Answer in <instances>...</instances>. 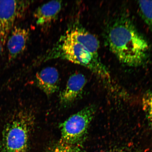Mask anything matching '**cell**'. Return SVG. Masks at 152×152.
<instances>
[{"label":"cell","mask_w":152,"mask_h":152,"mask_svg":"<svg viewBox=\"0 0 152 152\" xmlns=\"http://www.w3.org/2000/svg\"><path fill=\"white\" fill-rule=\"evenodd\" d=\"M107 40L110 50L125 65L137 67L147 60L149 43L130 20L121 18L114 22L108 30Z\"/></svg>","instance_id":"6da1fadb"},{"label":"cell","mask_w":152,"mask_h":152,"mask_svg":"<svg viewBox=\"0 0 152 152\" xmlns=\"http://www.w3.org/2000/svg\"><path fill=\"white\" fill-rule=\"evenodd\" d=\"M60 58L67 60L88 68L104 81L110 91L115 90L117 85L112 81L110 73L101 61L99 57L95 56L79 44L61 37L56 45L44 56L45 61Z\"/></svg>","instance_id":"7a4b0ae2"},{"label":"cell","mask_w":152,"mask_h":152,"mask_svg":"<svg viewBox=\"0 0 152 152\" xmlns=\"http://www.w3.org/2000/svg\"><path fill=\"white\" fill-rule=\"evenodd\" d=\"M29 124L22 115L9 121L2 134L0 152H29Z\"/></svg>","instance_id":"3957f363"},{"label":"cell","mask_w":152,"mask_h":152,"mask_svg":"<svg viewBox=\"0 0 152 152\" xmlns=\"http://www.w3.org/2000/svg\"><path fill=\"white\" fill-rule=\"evenodd\" d=\"M96 111L95 105L87 106L62 123L60 126L61 140L68 144L79 145L84 140Z\"/></svg>","instance_id":"277c9868"},{"label":"cell","mask_w":152,"mask_h":152,"mask_svg":"<svg viewBox=\"0 0 152 152\" xmlns=\"http://www.w3.org/2000/svg\"><path fill=\"white\" fill-rule=\"evenodd\" d=\"M30 3L28 1H0V39L3 45L15 22L23 16Z\"/></svg>","instance_id":"5b68a950"},{"label":"cell","mask_w":152,"mask_h":152,"mask_svg":"<svg viewBox=\"0 0 152 152\" xmlns=\"http://www.w3.org/2000/svg\"><path fill=\"white\" fill-rule=\"evenodd\" d=\"M63 36L82 45L95 56H99L100 45L98 39L83 27L79 22H76L72 24Z\"/></svg>","instance_id":"8992f818"},{"label":"cell","mask_w":152,"mask_h":152,"mask_svg":"<svg viewBox=\"0 0 152 152\" xmlns=\"http://www.w3.org/2000/svg\"><path fill=\"white\" fill-rule=\"evenodd\" d=\"M87 82L85 76L80 73H75L70 77L65 88L61 93V103L68 106L73 103L83 94Z\"/></svg>","instance_id":"52a82bcc"},{"label":"cell","mask_w":152,"mask_h":152,"mask_svg":"<svg viewBox=\"0 0 152 152\" xmlns=\"http://www.w3.org/2000/svg\"><path fill=\"white\" fill-rule=\"evenodd\" d=\"M37 86L47 96H50L58 91L59 75L56 68L49 66L38 72L36 75Z\"/></svg>","instance_id":"ba28073f"},{"label":"cell","mask_w":152,"mask_h":152,"mask_svg":"<svg viewBox=\"0 0 152 152\" xmlns=\"http://www.w3.org/2000/svg\"><path fill=\"white\" fill-rule=\"evenodd\" d=\"M30 37L28 29L20 27L13 28L7 42L9 58L11 61L25 50Z\"/></svg>","instance_id":"9c48e42d"},{"label":"cell","mask_w":152,"mask_h":152,"mask_svg":"<svg viewBox=\"0 0 152 152\" xmlns=\"http://www.w3.org/2000/svg\"><path fill=\"white\" fill-rule=\"evenodd\" d=\"M62 6L61 1H52L38 7L34 13L36 24L42 27L50 24L58 18Z\"/></svg>","instance_id":"30bf717a"},{"label":"cell","mask_w":152,"mask_h":152,"mask_svg":"<svg viewBox=\"0 0 152 152\" xmlns=\"http://www.w3.org/2000/svg\"><path fill=\"white\" fill-rule=\"evenodd\" d=\"M46 152H83L79 145L66 143L60 140L49 147Z\"/></svg>","instance_id":"8fae6325"},{"label":"cell","mask_w":152,"mask_h":152,"mask_svg":"<svg viewBox=\"0 0 152 152\" xmlns=\"http://www.w3.org/2000/svg\"><path fill=\"white\" fill-rule=\"evenodd\" d=\"M138 5L142 18L152 30V1H139Z\"/></svg>","instance_id":"7c38bea8"},{"label":"cell","mask_w":152,"mask_h":152,"mask_svg":"<svg viewBox=\"0 0 152 152\" xmlns=\"http://www.w3.org/2000/svg\"><path fill=\"white\" fill-rule=\"evenodd\" d=\"M142 105L146 118L152 130V90L144 93L142 99Z\"/></svg>","instance_id":"4fadbf2b"},{"label":"cell","mask_w":152,"mask_h":152,"mask_svg":"<svg viewBox=\"0 0 152 152\" xmlns=\"http://www.w3.org/2000/svg\"><path fill=\"white\" fill-rule=\"evenodd\" d=\"M3 45V44L2 43L1 40V39H0V54H1L2 52V45Z\"/></svg>","instance_id":"5bb4252c"},{"label":"cell","mask_w":152,"mask_h":152,"mask_svg":"<svg viewBox=\"0 0 152 152\" xmlns=\"http://www.w3.org/2000/svg\"><path fill=\"white\" fill-rule=\"evenodd\" d=\"M109 152V151H104V152Z\"/></svg>","instance_id":"9a60e30c"}]
</instances>
